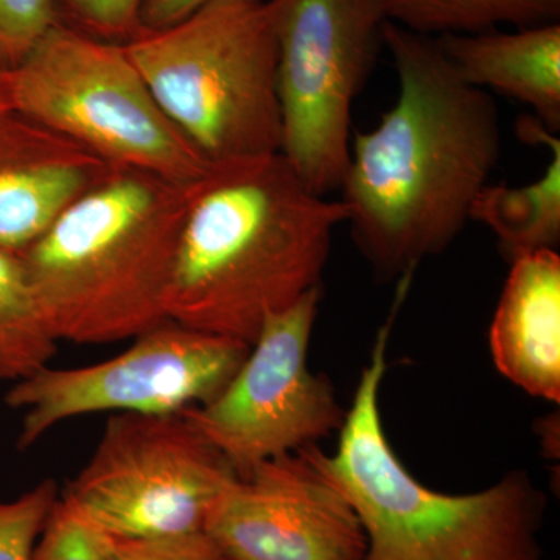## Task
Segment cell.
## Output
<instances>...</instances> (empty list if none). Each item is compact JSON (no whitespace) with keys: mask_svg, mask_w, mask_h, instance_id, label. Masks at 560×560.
I'll list each match as a JSON object with an SVG mask.
<instances>
[{"mask_svg":"<svg viewBox=\"0 0 560 560\" xmlns=\"http://www.w3.org/2000/svg\"><path fill=\"white\" fill-rule=\"evenodd\" d=\"M57 3L62 22L94 38L127 44L143 31L145 0H57Z\"/></svg>","mask_w":560,"mask_h":560,"instance_id":"44dd1931","label":"cell"},{"mask_svg":"<svg viewBox=\"0 0 560 560\" xmlns=\"http://www.w3.org/2000/svg\"><path fill=\"white\" fill-rule=\"evenodd\" d=\"M14 108L110 167L195 183L210 165L161 108L125 44L61 20L11 72Z\"/></svg>","mask_w":560,"mask_h":560,"instance_id":"8992f818","label":"cell"},{"mask_svg":"<svg viewBox=\"0 0 560 560\" xmlns=\"http://www.w3.org/2000/svg\"><path fill=\"white\" fill-rule=\"evenodd\" d=\"M226 560H363L355 510L315 444L235 478L205 528Z\"/></svg>","mask_w":560,"mask_h":560,"instance_id":"8fae6325","label":"cell"},{"mask_svg":"<svg viewBox=\"0 0 560 560\" xmlns=\"http://www.w3.org/2000/svg\"><path fill=\"white\" fill-rule=\"evenodd\" d=\"M58 341L40 318L24 265L0 248V382H20L47 366Z\"/></svg>","mask_w":560,"mask_h":560,"instance_id":"e0dca14e","label":"cell"},{"mask_svg":"<svg viewBox=\"0 0 560 560\" xmlns=\"http://www.w3.org/2000/svg\"><path fill=\"white\" fill-rule=\"evenodd\" d=\"M110 165L16 108L0 113V248L21 253Z\"/></svg>","mask_w":560,"mask_h":560,"instance_id":"7c38bea8","label":"cell"},{"mask_svg":"<svg viewBox=\"0 0 560 560\" xmlns=\"http://www.w3.org/2000/svg\"><path fill=\"white\" fill-rule=\"evenodd\" d=\"M237 471L186 416H110L62 500L110 539L205 534Z\"/></svg>","mask_w":560,"mask_h":560,"instance_id":"ba28073f","label":"cell"},{"mask_svg":"<svg viewBox=\"0 0 560 560\" xmlns=\"http://www.w3.org/2000/svg\"><path fill=\"white\" fill-rule=\"evenodd\" d=\"M521 128L522 136L550 147L544 176L521 187L488 184L470 210V220L486 224L511 260L530 250L555 249L560 241V140L536 119L522 121Z\"/></svg>","mask_w":560,"mask_h":560,"instance_id":"9a60e30c","label":"cell"},{"mask_svg":"<svg viewBox=\"0 0 560 560\" xmlns=\"http://www.w3.org/2000/svg\"><path fill=\"white\" fill-rule=\"evenodd\" d=\"M209 0H145L142 9L143 31H158L189 16Z\"/></svg>","mask_w":560,"mask_h":560,"instance_id":"603a6c76","label":"cell"},{"mask_svg":"<svg viewBox=\"0 0 560 560\" xmlns=\"http://www.w3.org/2000/svg\"><path fill=\"white\" fill-rule=\"evenodd\" d=\"M490 326L497 370L540 399L560 400V257L537 249L514 257Z\"/></svg>","mask_w":560,"mask_h":560,"instance_id":"4fadbf2b","label":"cell"},{"mask_svg":"<svg viewBox=\"0 0 560 560\" xmlns=\"http://www.w3.org/2000/svg\"><path fill=\"white\" fill-rule=\"evenodd\" d=\"M11 108H14L11 72H2L0 70V113Z\"/></svg>","mask_w":560,"mask_h":560,"instance_id":"cb8c5ba5","label":"cell"},{"mask_svg":"<svg viewBox=\"0 0 560 560\" xmlns=\"http://www.w3.org/2000/svg\"><path fill=\"white\" fill-rule=\"evenodd\" d=\"M191 184L113 167L18 253L55 340H132L168 319Z\"/></svg>","mask_w":560,"mask_h":560,"instance_id":"3957f363","label":"cell"},{"mask_svg":"<svg viewBox=\"0 0 560 560\" xmlns=\"http://www.w3.org/2000/svg\"><path fill=\"white\" fill-rule=\"evenodd\" d=\"M60 500L54 480L38 482L18 499L0 501V560H35V548Z\"/></svg>","mask_w":560,"mask_h":560,"instance_id":"ac0fdd59","label":"cell"},{"mask_svg":"<svg viewBox=\"0 0 560 560\" xmlns=\"http://www.w3.org/2000/svg\"><path fill=\"white\" fill-rule=\"evenodd\" d=\"M102 560H226L206 534L168 539H113Z\"/></svg>","mask_w":560,"mask_h":560,"instance_id":"7402d4cb","label":"cell"},{"mask_svg":"<svg viewBox=\"0 0 560 560\" xmlns=\"http://www.w3.org/2000/svg\"><path fill=\"white\" fill-rule=\"evenodd\" d=\"M436 43L460 80L523 103L545 130L559 131V22L515 32L447 33Z\"/></svg>","mask_w":560,"mask_h":560,"instance_id":"5bb4252c","label":"cell"},{"mask_svg":"<svg viewBox=\"0 0 560 560\" xmlns=\"http://www.w3.org/2000/svg\"><path fill=\"white\" fill-rule=\"evenodd\" d=\"M278 46L280 154L313 194L341 189L352 106L383 44L377 0H267Z\"/></svg>","mask_w":560,"mask_h":560,"instance_id":"52a82bcc","label":"cell"},{"mask_svg":"<svg viewBox=\"0 0 560 560\" xmlns=\"http://www.w3.org/2000/svg\"><path fill=\"white\" fill-rule=\"evenodd\" d=\"M125 47L168 119L210 165L280 153L278 46L267 0H209Z\"/></svg>","mask_w":560,"mask_h":560,"instance_id":"5b68a950","label":"cell"},{"mask_svg":"<svg viewBox=\"0 0 560 560\" xmlns=\"http://www.w3.org/2000/svg\"><path fill=\"white\" fill-rule=\"evenodd\" d=\"M319 301L320 287L268 316L220 396L183 412L238 477L341 429L334 388L308 368Z\"/></svg>","mask_w":560,"mask_h":560,"instance_id":"30bf717a","label":"cell"},{"mask_svg":"<svg viewBox=\"0 0 560 560\" xmlns=\"http://www.w3.org/2000/svg\"><path fill=\"white\" fill-rule=\"evenodd\" d=\"M348 210L313 194L282 154L213 165L191 184L168 319L253 345L261 324L320 287Z\"/></svg>","mask_w":560,"mask_h":560,"instance_id":"7a4b0ae2","label":"cell"},{"mask_svg":"<svg viewBox=\"0 0 560 560\" xmlns=\"http://www.w3.org/2000/svg\"><path fill=\"white\" fill-rule=\"evenodd\" d=\"M58 21L57 0H0V70L20 68Z\"/></svg>","mask_w":560,"mask_h":560,"instance_id":"d6986e66","label":"cell"},{"mask_svg":"<svg viewBox=\"0 0 560 560\" xmlns=\"http://www.w3.org/2000/svg\"><path fill=\"white\" fill-rule=\"evenodd\" d=\"M114 359L72 370L49 364L14 382L5 404L21 411L18 451L66 420L97 412L180 415L220 396L248 357V342L167 319Z\"/></svg>","mask_w":560,"mask_h":560,"instance_id":"9c48e42d","label":"cell"},{"mask_svg":"<svg viewBox=\"0 0 560 560\" xmlns=\"http://www.w3.org/2000/svg\"><path fill=\"white\" fill-rule=\"evenodd\" d=\"M110 540L60 497L36 544L35 560H102Z\"/></svg>","mask_w":560,"mask_h":560,"instance_id":"ffe728a7","label":"cell"},{"mask_svg":"<svg viewBox=\"0 0 560 560\" xmlns=\"http://www.w3.org/2000/svg\"><path fill=\"white\" fill-rule=\"evenodd\" d=\"M385 20L407 31L480 33L500 24L522 27L559 20L560 0H377Z\"/></svg>","mask_w":560,"mask_h":560,"instance_id":"2e32d148","label":"cell"},{"mask_svg":"<svg viewBox=\"0 0 560 560\" xmlns=\"http://www.w3.org/2000/svg\"><path fill=\"white\" fill-rule=\"evenodd\" d=\"M410 287L399 283L361 374L340 444L323 463L359 515L366 534L363 560H541L537 533L544 495L514 471L492 488L448 495L416 480L390 447L381 412L386 346Z\"/></svg>","mask_w":560,"mask_h":560,"instance_id":"277c9868","label":"cell"},{"mask_svg":"<svg viewBox=\"0 0 560 560\" xmlns=\"http://www.w3.org/2000/svg\"><path fill=\"white\" fill-rule=\"evenodd\" d=\"M399 97L350 142L341 202L378 275L400 276L447 248L500 160L499 109L459 79L436 39L385 21Z\"/></svg>","mask_w":560,"mask_h":560,"instance_id":"6da1fadb","label":"cell"}]
</instances>
